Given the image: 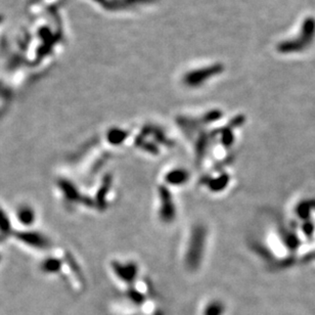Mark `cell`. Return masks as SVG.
Wrapping results in <instances>:
<instances>
[{"mask_svg": "<svg viewBox=\"0 0 315 315\" xmlns=\"http://www.w3.org/2000/svg\"><path fill=\"white\" fill-rule=\"evenodd\" d=\"M112 267L114 269L115 274H117L119 279L122 280L124 283L130 284L133 283V281L136 279L138 268L135 263L129 262L122 264L120 262H113Z\"/></svg>", "mask_w": 315, "mask_h": 315, "instance_id": "obj_4", "label": "cell"}, {"mask_svg": "<svg viewBox=\"0 0 315 315\" xmlns=\"http://www.w3.org/2000/svg\"><path fill=\"white\" fill-rule=\"evenodd\" d=\"M58 186L60 187V190L62 191V194L65 195V197L68 199V200H71V201L80 200L81 197H80V194L77 190V187L75 186L72 182H70L69 180H65V179L59 180Z\"/></svg>", "mask_w": 315, "mask_h": 315, "instance_id": "obj_7", "label": "cell"}, {"mask_svg": "<svg viewBox=\"0 0 315 315\" xmlns=\"http://www.w3.org/2000/svg\"><path fill=\"white\" fill-rule=\"evenodd\" d=\"M61 268V261L55 257H49L45 259L41 264V270L45 273H57Z\"/></svg>", "mask_w": 315, "mask_h": 315, "instance_id": "obj_9", "label": "cell"}, {"mask_svg": "<svg viewBox=\"0 0 315 315\" xmlns=\"http://www.w3.org/2000/svg\"><path fill=\"white\" fill-rule=\"evenodd\" d=\"M129 298H130L133 302H135V303H137V304L143 303V302L144 301V297L143 296V294L140 293V292H137V291H134V289L130 291V293H129Z\"/></svg>", "mask_w": 315, "mask_h": 315, "instance_id": "obj_12", "label": "cell"}, {"mask_svg": "<svg viewBox=\"0 0 315 315\" xmlns=\"http://www.w3.org/2000/svg\"><path fill=\"white\" fill-rule=\"evenodd\" d=\"M159 196L161 200L160 218L163 222L170 223L175 219L176 216V209L172 195L166 186H160Z\"/></svg>", "mask_w": 315, "mask_h": 315, "instance_id": "obj_2", "label": "cell"}, {"mask_svg": "<svg viewBox=\"0 0 315 315\" xmlns=\"http://www.w3.org/2000/svg\"><path fill=\"white\" fill-rule=\"evenodd\" d=\"M200 229H196L190 241V246L186 253V264L188 267L195 268L199 265L201 257V248H203V233Z\"/></svg>", "mask_w": 315, "mask_h": 315, "instance_id": "obj_1", "label": "cell"}, {"mask_svg": "<svg viewBox=\"0 0 315 315\" xmlns=\"http://www.w3.org/2000/svg\"><path fill=\"white\" fill-rule=\"evenodd\" d=\"M16 217H17L18 221L25 226L32 225L36 220L35 210L28 205L20 206L17 210Z\"/></svg>", "mask_w": 315, "mask_h": 315, "instance_id": "obj_6", "label": "cell"}, {"mask_svg": "<svg viewBox=\"0 0 315 315\" xmlns=\"http://www.w3.org/2000/svg\"><path fill=\"white\" fill-rule=\"evenodd\" d=\"M128 137V132H126L119 128L111 129L107 134L108 142L113 145H120L123 142L126 141V138Z\"/></svg>", "mask_w": 315, "mask_h": 315, "instance_id": "obj_8", "label": "cell"}, {"mask_svg": "<svg viewBox=\"0 0 315 315\" xmlns=\"http://www.w3.org/2000/svg\"><path fill=\"white\" fill-rule=\"evenodd\" d=\"M10 228L11 225L8 216L2 209H0V231L2 233H8L10 232Z\"/></svg>", "mask_w": 315, "mask_h": 315, "instance_id": "obj_10", "label": "cell"}, {"mask_svg": "<svg viewBox=\"0 0 315 315\" xmlns=\"http://www.w3.org/2000/svg\"><path fill=\"white\" fill-rule=\"evenodd\" d=\"M188 177H190V175L186 170L176 168L172 169L165 175V181L170 185L179 186L184 184L188 180Z\"/></svg>", "mask_w": 315, "mask_h": 315, "instance_id": "obj_5", "label": "cell"}, {"mask_svg": "<svg viewBox=\"0 0 315 315\" xmlns=\"http://www.w3.org/2000/svg\"><path fill=\"white\" fill-rule=\"evenodd\" d=\"M16 236L20 242L36 249L44 250L49 247V239L38 231H20Z\"/></svg>", "mask_w": 315, "mask_h": 315, "instance_id": "obj_3", "label": "cell"}, {"mask_svg": "<svg viewBox=\"0 0 315 315\" xmlns=\"http://www.w3.org/2000/svg\"><path fill=\"white\" fill-rule=\"evenodd\" d=\"M110 186H111V178L108 177L106 179V181L104 182L103 186L100 187V190L98 191V194H97V201H99V204H102L105 201L106 195H107V193H109Z\"/></svg>", "mask_w": 315, "mask_h": 315, "instance_id": "obj_11", "label": "cell"}]
</instances>
